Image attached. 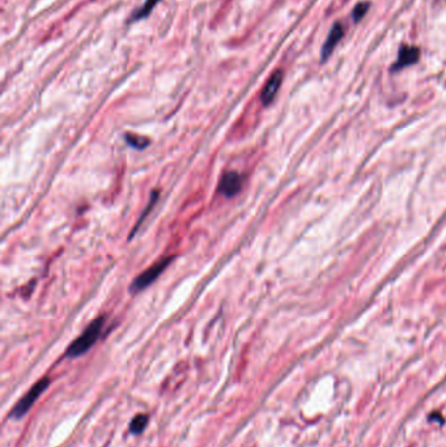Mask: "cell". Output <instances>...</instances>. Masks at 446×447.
Wrapping results in <instances>:
<instances>
[{"label":"cell","mask_w":446,"mask_h":447,"mask_svg":"<svg viewBox=\"0 0 446 447\" xmlns=\"http://www.w3.org/2000/svg\"><path fill=\"white\" fill-rule=\"evenodd\" d=\"M104 323L105 317H98L97 319H94L93 322L84 329V332L69 345L67 352H65V356L75 358L89 351L90 348L96 344V341L100 339L102 328H104Z\"/></svg>","instance_id":"1"},{"label":"cell","mask_w":446,"mask_h":447,"mask_svg":"<svg viewBox=\"0 0 446 447\" xmlns=\"http://www.w3.org/2000/svg\"><path fill=\"white\" fill-rule=\"evenodd\" d=\"M49 384H50V380H49L47 377H45V378L38 381V382H37L36 384L25 393V396L22 397L21 400L14 405V408L12 409L11 413H9V417L16 420L21 419L22 416L25 415V413H28V411L33 407V404L38 400V397L47 390Z\"/></svg>","instance_id":"2"},{"label":"cell","mask_w":446,"mask_h":447,"mask_svg":"<svg viewBox=\"0 0 446 447\" xmlns=\"http://www.w3.org/2000/svg\"><path fill=\"white\" fill-rule=\"evenodd\" d=\"M174 259H176V256L165 257V259H162V260L157 261V263L152 265V267H149L147 271H144L140 276H137L136 279L133 280L129 290H131L132 293H137V292H140V290L148 288L153 281H156V280L158 279V276L161 275L162 272L169 267V264L174 260Z\"/></svg>","instance_id":"3"},{"label":"cell","mask_w":446,"mask_h":447,"mask_svg":"<svg viewBox=\"0 0 446 447\" xmlns=\"http://www.w3.org/2000/svg\"><path fill=\"white\" fill-rule=\"evenodd\" d=\"M242 187V178L237 172L224 173L220 178L217 192L225 197L236 196Z\"/></svg>","instance_id":"4"},{"label":"cell","mask_w":446,"mask_h":447,"mask_svg":"<svg viewBox=\"0 0 446 447\" xmlns=\"http://www.w3.org/2000/svg\"><path fill=\"white\" fill-rule=\"evenodd\" d=\"M281 82H283V71L277 69V71H275L272 75H271V77L268 79V81L266 82L264 88H263L262 94H260V100H262L264 106L270 105L271 102L275 100L277 92L280 89Z\"/></svg>","instance_id":"5"},{"label":"cell","mask_w":446,"mask_h":447,"mask_svg":"<svg viewBox=\"0 0 446 447\" xmlns=\"http://www.w3.org/2000/svg\"><path fill=\"white\" fill-rule=\"evenodd\" d=\"M419 57H420V51L417 47L403 46L400 49L399 57H398L395 65H394V69H400V68H404L407 65L414 64L415 62H417Z\"/></svg>","instance_id":"6"},{"label":"cell","mask_w":446,"mask_h":447,"mask_svg":"<svg viewBox=\"0 0 446 447\" xmlns=\"http://www.w3.org/2000/svg\"><path fill=\"white\" fill-rule=\"evenodd\" d=\"M343 36H344V28H343V25L342 24H335L332 26V29H331L327 40L324 42L323 49H322V57H323V59H326L332 53L334 47L338 45L339 41L342 40Z\"/></svg>","instance_id":"7"},{"label":"cell","mask_w":446,"mask_h":447,"mask_svg":"<svg viewBox=\"0 0 446 447\" xmlns=\"http://www.w3.org/2000/svg\"><path fill=\"white\" fill-rule=\"evenodd\" d=\"M158 1H160V0H147V1H145V3H144L143 5L131 16V20H129V21H139L141 18L147 17Z\"/></svg>","instance_id":"8"},{"label":"cell","mask_w":446,"mask_h":447,"mask_svg":"<svg viewBox=\"0 0 446 447\" xmlns=\"http://www.w3.org/2000/svg\"><path fill=\"white\" fill-rule=\"evenodd\" d=\"M149 417L148 415H137L133 417V420L129 424V432L132 434H140L143 433L144 429L147 428Z\"/></svg>","instance_id":"9"},{"label":"cell","mask_w":446,"mask_h":447,"mask_svg":"<svg viewBox=\"0 0 446 447\" xmlns=\"http://www.w3.org/2000/svg\"><path fill=\"white\" fill-rule=\"evenodd\" d=\"M125 139H126V141L131 147L137 148V149H143V148H145L149 144L148 139H145V137H140V136L137 135H131V133H127L125 136Z\"/></svg>","instance_id":"10"},{"label":"cell","mask_w":446,"mask_h":447,"mask_svg":"<svg viewBox=\"0 0 446 447\" xmlns=\"http://www.w3.org/2000/svg\"><path fill=\"white\" fill-rule=\"evenodd\" d=\"M157 199H158V191H153V192H152L151 200H149V205H148L147 209H145V211L143 212V216H141V217L139 218V221H137V224H136V225H135L133 230H132V232H131V237L135 236V232H136V230L139 229V228H140L141 222H143L144 218L147 217L148 213H149V211H151L152 208H153V205H155V203H156V201H157Z\"/></svg>","instance_id":"11"},{"label":"cell","mask_w":446,"mask_h":447,"mask_svg":"<svg viewBox=\"0 0 446 447\" xmlns=\"http://www.w3.org/2000/svg\"><path fill=\"white\" fill-rule=\"evenodd\" d=\"M368 8H369V4H368V3L357 4L356 7H355V9H353V13H352L353 20H355V21H356V22L359 21L360 18L363 17L364 14L367 13Z\"/></svg>","instance_id":"12"}]
</instances>
